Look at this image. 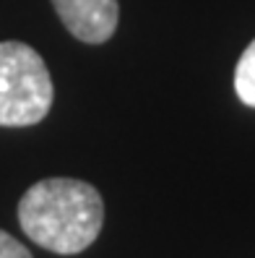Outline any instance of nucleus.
I'll list each match as a JSON object with an SVG mask.
<instances>
[{"label":"nucleus","mask_w":255,"mask_h":258,"mask_svg":"<svg viewBox=\"0 0 255 258\" xmlns=\"http://www.w3.org/2000/svg\"><path fill=\"white\" fill-rule=\"evenodd\" d=\"M19 224L39 248L76 255L92 248L104 224V201L92 183L76 177H47L19 201Z\"/></svg>","instance_id":"nucleus-1"},{"label":"nucleus","mask_w":255,"mask_h":258,"mask_svg":"<svg viewBox=\"0 0 255 258\" xmlns=\"http://www.w3.org/2000/svg\"><path fill=\"white\" fill-rule=\"evenodd\" d=\"M52 99L55 89L42 55L24 42H0V125H37Z\"/></svg>","instance_id":"nucleus-2"},{"label":"nucleus","mask_w":255,"mask_h":258,"mask_svg":"<svg viewBox=\"0 0 255 258\" xmlns=\"http://www.w3.org/2000/svg\"><path fill=\"white\" fill-rule=\"evenodd\" d=\"M52 8L68 32L86 44L107 42L120 19L117 0H52Z\"/></svg>","instance_id":"nucleus-3"},{"label":"nucleus","mask_w":255,"mask_h":258,"mask_svg":"<svg viewBox=\"0 0 255 258\" xmlns=\"http://www.w3.org/2000/svg\"><path fill=\"white\" fill-rule=\"evenodd\" d=\"M234 92L247 107H255V39L239 55L234 68Z\"/></svg>","instance_id":"nucleus-4"},{"label":"nucleus","mask_w":255,"mask_h":258,"mask_svg":"<svg viewBox=\"0 0 255 258\" xmlns=\"http://www.w3.org/2000/svg\"><path fill=\"white\" fill-rule=\"evenodd\" d=\"M0 258H34V255L29 253V248L24 242H19L6 230H0Z\"/></svg>","instance_id":"nucleus-5"}]
</instances>
